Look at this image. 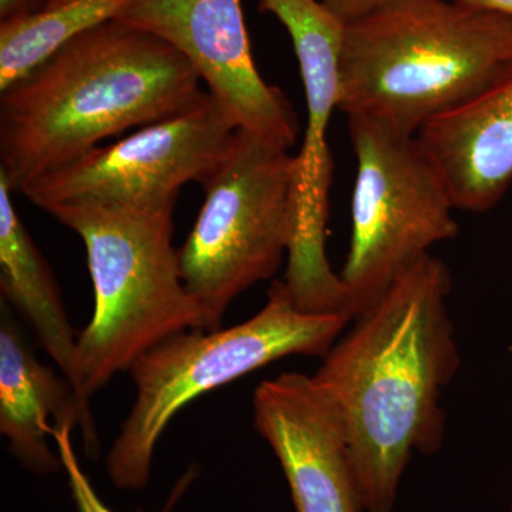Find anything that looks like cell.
Wrapping results in <instances>:
<instances>
[{
    "mask_svg": "<svg viewBox=\"0 0 512 512\" xmlns=\"http://www.w3.org/2000/svg\"><path fill=\"white\" fill-rule=\"evenodd\" d=\"M450 292L447 265L423 256L357 316L313 375L348 427L363 512H393L413 454L443 447L441 397L461 365Z\"/></svg>",
    "mask_w": 512,
    "mask_h": 512,
    "instance_id": "1",
    "label": "cell"
},
{
    "mask_svg": "<svg viewBox=\"0 0 512 512\" xmlns=\"http://www.w3.org/2000/svg\"><path fill=\"white\" fill-rule=\"evenodd\" d=\"M177 49L113 19L87 30L0 97V175L13 192L104 138L191 109L207 92Z\"/></svg>",
    "mask_w": 512,
    "mask_h": 512,
    "instance_id": "2",
    "label": "cell"
},
{
    "mask_svg": "<svg viewBox=\"0 0 512 512\" xmlns=\"http://www.w3.org/2000/svg\"><path fill=\"white\" fill-rule=\"evenodd\" d=\"M512 69V18L454 0H386L345 23L339 110L406 136Z\"/></svg>",
    "mask_w": 512,
    "mask_h": 512,
    "instance_id": "3",
    "label": "cell"
},
{
    "mask_svg": "<svg viewBox=\"0 0 512 512\" xmlns=\"http://www.w3.org/2000/svg\"><path fill=\"white\" fill-rule=\"evenodd\" d=\"M174 207L74 202L46 211L82 238L92 276L93 316L77 336L72 373L84 400L165 339L205 330L173 245Z\"/></svg>",
    "mask_w": 512,
    "mask_h": 512,
    "instance_id": "4",
    "label": "cell"
},
{
    "mask_svg": "<svg viewBox=\"0 0 512 512\" xmlns=\"http://www.w3.org/2000/svg\"><path fill=\"white\" fill-rule=\"evenodd\" d=\"M349 322L338 313L301 311L278 281L251 319L228 329L185 330L148 350L128 369L136 400L107 454L111 483L128 491L146 487L158 441L187 404L284 357H325Z\"/></svg>",
    "mask_w": 512,
    "mask_h": 512,
    "instance_id": "5",
    "label": "cell"
},
{
    "mask_svg": "<svg viewBox=\"0 0 512 512\" xmlns=\"http://www.w3.org/2000/svg\"><path fill=\"white\" fill-rule=\"evenodd\" d=\"M348 126L357 168L352 235L339 275L352 322L460 227L446 178L419 137L366 116H348Z\"/></svg>",
    "mask_w": 512,
    "mask_h": 512,
    "instance_id": "6",
    "label": "cell"
},
{
    "mask_svg": "<svg viewBox=\"0 0 512 512\" xmlns=\"http://www.w3.org/2000/svg\"><path fill=\"white\" fill-rule=\"evenodd\" d=\"M292 178L289 150L238 128L202 184L204 205L178 256L205 330L220 329L232 301L271 279L288 255Z\"/></svg>",
    "mask_w": 512,
    "mask_h": 512,
    "instance_id": "7",
    "label": "cell"
},
{
    "mask_svg": "<svg viewBox=\"0 0 512 512\" xmlns=\"http://www.w3.org/2000/svg\"><path fill=\"white\" fill-rule=\"evenodd\" d=\"M259 9L275 16L291 36L308 111L302 147L293 156L286 288L303 312L348 318L345 286L326 255L333 175L328 128L333 111L339 110L345 23L322 0H259Z\"/></svg>",
    "mask_w": 512,
    "mask_h": 512,
    "instance_id": "8",
    "label": "cell"
},
{
    "mask_svg": "<svg viewBox=\"0 0 512 512\" xmlns=\"http://www.w3.org/2000/svg\"><path fill=\"white\" fill-rule=\"evenodd\" d=\"M238 124L207 92L191 109L148 124L109 147H96L20 194L42 210L74 202L165 207L185 184L200 183L220 164Z\"/></svg>",
    "mask_w": 512,
    "mask_h": 512,
    "instance_id": "9",
    "label": "cell"
},
{
    "mask_svg": "<svg viewBox=\"0 0 512 512\" xmlns=\"http://www.w3.org/2000/svg\"><path fill=\"white\" fill-rule=\"evenodd\" d=\"M117 20L177 49L238 128L286 150L296 143L298 116L256 69L241 0H133Z\"/></svg>",
    "mask_w": 512,
    "mask_h": 512,
    "instance_id": "10",
    "label": "cell"
},
{
    "mask_svg": "<svg viewBox=\"0 0 512 512\" xmlns=\"http://www.w3.org/2000/svg\"><path fill=\"white\" fill-rule=\"evenodd\" d=\"M252 404L255 430L278 458L296 512H363L348 427L313 376L264 380Z\"/></svg>",
    "mask_w": 512,
    "mask_h": 512,
    "instance_id": "11",
    "label": "cell"
},
{
    "mask_svg": "<svg viewBox=\"0 0 512 512\" xmlns=\"http://www.w3.org/2000/svg\"><path fill=\"white\" fill-rule=\"evenodd\" d=\"M79 427L89 456L100 440L89 400H84L66 376L43 365L26 345L12 318L0 320V433L23 467L37 476L63 468L59 453L49 446L56 427Z\"/></svg>",
    "mask_w": 512,
    "mask_h": 512,
    "instance_id": "12",
    "label": "cell"
},
{
    "mask_svg": "<svg viewBox=\"0 0 512 512\" xmlns=\"http://www.w3.org/2000/svg\"><path fill=\"white\" fill-rule=\"evenodd\" d=\"M417 137L439 165L458 211L494 208L512 183V69L429 121Z\"/></svg>",
    "mask_w": 512,
    "mask_h": 512,
    "instance_id": "13",
    "label": "cell"
},
{
    "mask_svg": "<svg viewBox=\"0 0 512 512\" xmlns=\"http://www.w3.org/2000/svg\"><path fill=\"white\" fill-rule=\"evenodd\" d=\"M12 188L0 175V289L29 320L40 345L72 382L77 336L49 264L13 207Z\"/></svg>",
    "mask_w": 512,
    "mask_h": 512,
    "instance_id": "14",
    "label": "cell"
},
{
    "mask_svg": "<svg viewBox=\"0 0 512 512\" xmlns=\"http://www.w3.org/2000/svg\"><path fill=\"white\" fill-rule=\"evenodd\" d=\"M133 0H69L25 18L0 22V93L87 30L117 16Z\"/></svg>",
    "mask_w": 512,
    "mask_h": 512,
    "instance_id": "15",
    "label": "cell"
},
{
    "mask_svg": "<svg viewBox=\"0 0 512 512\" xmlns=\"http://www.w3.org/2000/svg\"><path fill=\"white\" fill-rule=\"evenodd\" d=\"M72 433V426L56 427L53 430L52 440L55 443L57 453H59L60 461H62L63 470L66 471L77 511L114 512L101 500L100 495L94 490L92 481H90V478L87 477L82 466H80L79 458H77L73 447ZM181 491H183V488H178V491H175L173 497H171L168 507L160 512L170 511V508L177 503Z\"/></svg>",
    "mask_w": 512,
    "mask_h": 512,
    "instance_id": "16",
    "label": "cell"
},
{
    "mask_svg": "<svg viewBox=\"0 0 512 512\" xmlns=\"http://www.w3.org/2000/svg\"><path fill=\"white\" fill-rule=\"evenodd\" d=\"M386 0H322L326 6L343 23L352 22L370 10L376 9Z\"/></svg>",
    "mask_w": 512,
    "mask_h": 512,
    "instance_id": "17",
    "label": "cell"
},
{
    "mask_svg": "<svg viewBox=\"0 0 512 512\" xmlns=\"http://www.w3.org/2000/svg\"><path fill=\"white\" fill-rule=\"evenodd\" d=\"M45 0H0V22L25 18L39 12Z\"/></svg>",
    "mask_w": 512,
    "mask_h": 512,
    "instance_id": "18",
    "label": "cell"
},
{
    "mask_svg": "<svg viewBox=\"0 0 512 512\" xmlns=\"http://www.w3.org/2000/svg\"><path fill=\"white\" fill-rule=\"evenodd\" d=\"M454 2L512 18V0H454Z\"/></svg>",
    "mask_w": 512,
    "mask_h": 512,
    "instance_id": "19",
    "label": "cell"
},
{
    "mask_svg": "<svg viewBox=\"0 0 512 512\" xmlns=\"http://www.w3.org/2000/svg\"><path fill=\"white\" fill-rule=\"evenodd\" d=\"M69 2V0H45V6L43 9H53L57 6L63 5V3Z\"/></svg>",
    "mask_w": 512,
    "mask_h": 512,
    "instance_id": "20",
    "label": "cell"
},
{
    "mask_svg": "<svg viewBox=\"0 0 512 512\" xmlns=\"http://www.w3.org/2000/svg\"><path fill=\"white\" fill-rule=\"evenodd\" d=\"M510 512H512V497H511V504H510Z\"/></svg>",
    "mask_w": 512,
    "mask_h": 512,
    "instance_id": "21",
    "label": "cell"
}]
</instances>
